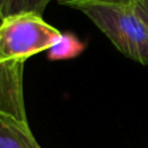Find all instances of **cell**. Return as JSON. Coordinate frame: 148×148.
Instances as JSON below:
<instances>
[{
  "mask_svg": "<svg viewBox=\"0 0 148 148\" xmlns=\"http://www.w3.org/2000/svg\"><path fill=\"white\" fill-rule=\"evenodd\" d=\"M108 37L125 56L148 66V28L132 4L89 3L76 7Z\"/></svg>",
  "mask_w": 148,
  "mask_h": 148,
  "instance_id": "cell-1",
  "label": "cell"
},
{
  "mask_svg": "<svg viewBox=\"0 0 148 148\" xmlns=\"http://www.w3.org/2000/svg\"><path fill=\"white\" fill-rule=\"evenodd\" d=\"M62 32L46 23L42 14L18 13L0 20V59L24 62L47 51Z\"/></svg>",
  "mask_w": 148,
  "mask_h": 148,
  "instance_id": "cell-2",
  "label": "cell"
},
{
  "mask_svg": "<svg viewBox=\"0 0 148 148\" xmlns=\"http://www.w3.org/2000/svg\"><path fill=\"white\" fill-rule=\"evenodd\" d=\"M24 62L0 59V115L28 122L24 98Z\"/></svg>",
  "mask_w": 148,
  "mask_h": 148,
  "instance_id": "cell-3",
  "label": "cell"
},
{
  "mask_svg": "<svg viewBox=\"0 0 148 148\" xmlns=\"http://www.w3.org/2000/svg\"><path fill=\"white\" fill-rule=\"evenodd\" d=\"M0 148H42L36 140L29 122L0 115Z\"/></svg>",
  "mask_w": 148,
  "mask_h": 148,
  "instance_id": "cell-4",
  "label": "cell"
},
{
  "mask_svg": "<svg viewBox=\"0 0 148 148\" xmlns=\"http://www.w3.org/2000/svg\"><path fill=\"white\" fill-rule=\"evenodd\" d=\"M85 50L84 42L72 33H62L58 41L46 51L50 60H67L79 56Z\"/></svg>",
  "mask_w": 148,
  "mask_h": 148,
  "instance_id": "cell-5",
  "label": "cell"
},
{
  "mask_svg": "<svg viewBox=\"0 0 148 148\" xmlns=\"http://www.w3.org/2000/svg\"><path fill=\"white\" fill-rule=\"evenodd\" d=\"M51 0H0L1 18L18 13H38L43 14L47 4Z\"/></svg>",
  "mask_w": 148,
  "mask_h": 148,
  "instance_id": "cell-6",
  "label": "cell"
},
{
  "mask_svg": "<svg viewBox=\"0 0 148 148\" xmlns=\"http://www.w3.org/2000/svg\"><path fill=\"white\" fill-rule=\"evenodd\" d=\"M135 0H58L60 5H67L71 8H76L83 4L89 3H117V4H131Z\"/></svg>",
  "mask_w": 148,
  "mask_h": 148,
  "instance_id": "cell-7",
  "label": "cell"
},
{
  "mask_svg": "<svg viewBox=\"0 0 148 148\" xmlns=\"http://www.w3.org/2000/svg\"><path fill=\"white\" fill-rule=\"evenodd\" d=\"M132 4L136 16L142 20V23L148 28V0H135Z\"/></svg>",
  "mask_w": 148,
  "mask_h": 148,
  "instance_id": "cell-8",
  "label": "cell"
},
{
  "mask_svg": "<svg viewBox=\"0 0 148 148\" xmlns=\"http://www.w3.org/2000/svg\"><path fill=\"white\" fill-rule=\"evenodd\" d=\"M0 20H1V12H0Z\"/></svg>",
  "mask_w": 148,
  "mask_h": 148,
  "instance_id": "cell-9",
  "label": "cell"
},
{
  "mask_svg": "<svg viewBox=\"0 0 148 148\" xmlns=\"http://www.w3.org/2000/svg\"><path fill=\"white\" fill-rule=\"evenodd\" d=\"M55 1H58V0H55Z\"/></svg>",
  "mask_w": 148,
  "mask_h": 148,
  "instance_id": "cell-10",
  "label": "cell"
}]
</instances>
